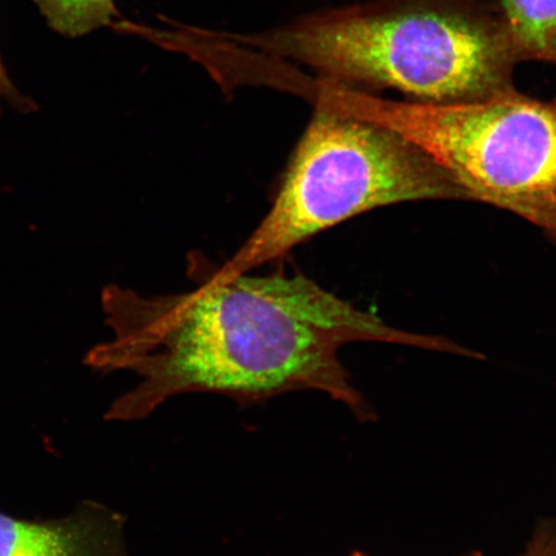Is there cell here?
Listing matches in <instances>:
<instances>
[{"label": "cell", "mask_w": 556, "mask_h": 556, "mask_svg": "<svg viewBox=\"0 0 556 556\" xmlns=\"http://www.w3.org/2000/svg\"><path fill=\"white\" fill-rule=\"evenodd\" d=\"M2 102L11 104V106L20 113L30 114L38 109L29 97L20 92L15 85H13L9 73H7L3 64L2 55H0V115H2Z\"/></svg>", "instance_id": "cell-8"}, {"label": "cell", "mask_w": 556, "mask_h": 556, "mask_svg": "<svg viewBox=\"0 0 556 556\" xmlns=\"http://www.w3.org/2000/svg\"><path fill=\"white\" fill-rule=\"evenodd\" d=\"M124 531V516L96 503L50 520L0 511V556H131Z\"/></svg>", "instance_id": "cell-5"}, {"label": "cell", "mask_w": 556, "mask_h": 556, "mask_svg": "<svg viewBox=\"0 0 556 556\" xmlns=\"http://www.w3.org/2000/svg\"><path fill=\"white\" fill-rule=\"evenodd\" d=\"M521 62L556 65V0H493Z\"/></svg>", "instance_id": "cell-6"}, {"label": "cell", "mask_w": 556, "mask_h": 556, "mask_svg": "<svg viewBox=\"0 0 556 556\" xmlns=\"http://www.w3.org/2000/svg\"><path fill=\"white\" fill-rule=\"evenodd\" d=\"M233 38L318 78L424 103L510 92L521 62L493 0H375Z\"/></svg>", "instance_id": "cell-2"}, {"label": "cell", "mask_w": 556, "mask_h": 556, "mask_svg": "<svg viewBox=\"0 0 556 556\" xmlns=\"http://www.w3.org/2000/svg\"><path fill=\"white\" fill-rule=\"evenodd\" d=\"M351 556H370V555L357 552V553L352 554ZM460 556H483V555L481 553H479V552H470L468 554H464V555H460Z\"/></svg>", "instance_id": "cell-10"}, {"label": "cell", "mask_w": 556, "mask_h": 556, "mask_svg": "<svg viewBox=\"0 0 556 556\" xmlns=\"http://www.w3.org/2000/svg\"><path fill=\"white\" fill-rule=\"evenodd\" d=\"M101 304L113 338L93 346L85 363L138 379L109 408L113 421L146 419L182 394H222L249 405L316 391L371 422L377 413L340 359L343 346L378 342L456 351L450 339L391 328L302 273L215 269L190 290L160 295L111 283Z\"/></svg>", "instance_id": "cell-1"}, {"label": "cell", "mask_w": 556, "mask_h": 556, "mask_svg": "<svg viewBox=\"0 0 556 556\" xmlns=\"http://www.w3.org/2000/svg\"><path fill=\"white\" fill-rule=\"evenodd\" d=\"M48 25L67 38H80L119 16L116 0H34Z\"/></svg>", "instance_id": "cell-7"}, {"label": "cell", "mask_w": 556, "mask_h": 556, "mask_svg": "<svg viewBox=\"0 0 556 556\" xmlns=\"http://www.w3.org/2000/svg\"><path fill=\"white\" fill-rule=\"evenodd\" d=\"M554 520H555V526H556V517L554 518Z\"/></svg>", "instance_id": "cell-11"}, {"label": "cell", "mask_w": 556, "mask_h": 556, "mask_svg": "<svg viewBox=\"0 0 556 556\" xmlns=\"http://www.w3.org/2000/svg\"><path fill=\"white\" fill-rule=\"evenodd\" d=\"M518 556H556V531L552 519L536 528L533 538Z\"/></svg>", "instance_id": "cell-9"}, {"label": "cell", "mask_w": 556, "mask_h": 556, "mask_svg": "<svg viewBox=\"0 0 556 556\" xmlns=\"http://www.w3.org/2000/svg\"><path fill=\"white\" fill-rule=\"evenodd\" d=\"M333 100L408 139L470 200L504 208L556 242V101L518 92L465 103L382 99L324 79Z\"/></svg>", "instance_id": "cell-4"}, {"label": "cell", "mask_w": 556, "mask_h": 556, "mask_svg": "<svg viewBox=\"0 0 556 556\" xmlns=\"http://www.w3.org/2000/svg\"><path fill=\"white\" fill-rule=\"evenodd\" d=\"M313 115L273 206L224 275L253 273L326 229L372 208L417 200H470L427 152L339 104L315 80Z\"/></svg>", "instance_id": "cell-3"}]
</instances>
